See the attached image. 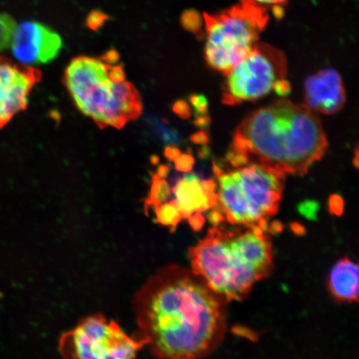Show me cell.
Masks as SVG:
<instances>
[{"mask_svg": "<svg viewBox=\"0 0 359 359\" xmlns=\"http://www.w3.org/2000/svg\"><path fill=\"white\" fill-rule=\"evenodd\" d=\"M10 48L21 65L47 64L60 55L61 36L41 22L25 21L16 26Z\"/></svg>", "mask_w": 359, "mask_h": 359, "instance_id": "cell-9", "label": "cell"}, {"mask_svg": "<svg viewBox=\"0 0 359 359\" xmlns=\"http://www.w3.org/2000/svg\"><path fill=\"white\" fill-rule=\"evenodd\" d=\"M190 226L194 231H200L205 224V218L202 214H196L189 219Z\"/></svg>", "mask_w": 359, "mask_h": 359, "instance_id": "cell-24", "label": "cell"}, {"mask_svg": "<svg viewBox=\"0 0 359 359\" xmlns=\"http://www.w3.org/2000/svg\"><path fill=\"white\" fill-rule=\"evenodd\" d=\"M210 123H212V120L209 118L208 116H197V119L195 121V125L196 127H198L201 129H206L210 127Z\"/></svg>", "mask_w": 359, "mask_h": 359, "instance_id": "cell-26", "label": "cell"}, {"mask_svg": "<svg viewBox=\"0 0 359 359\" xmlns=\"http://www.w3.org/2000/svg\"><path fill=\"white\" fill-rule=\"evenodd\" d=\"M180 155H181V151H180L177 147H168L167 149H165V156H167L170 161L176 160Z\"/></svg>", "mask_w": 359, "mask_h": 359, "instance_id": "cell-27", "label": "cell"}, {"mask_svg": "<svg viewBox=\"0 0 359 359\" xmlns=\"http://www.w3.org/2000/svg\"><path fill=\"white\" fill-rule=\"evenodd\" d=\"M198 175L188 173L178 180L172 188V201L183 219H189L196 214L212 209L217 204V194H208L201 185Z\"/></svg>", "mask_w": 359, "mask_h": 359, "instance_id": "cell-12", "label": "cell"}, {"mask_svg": "<svg viewBox=\"0 0 359 359\" xmlns=\"http://www.w3.org/2000/svg\"><path fill=\"white\" fill-rule=\"evenodd\" d=\"M205 20L206 62L226 74L254 50L269 18L264 8L241 2Z\"/></svg>", "mask_w": 359, "mask_h": 359, "instance_id": "cell-6", "label": "cell"}, {"mask_svg": "<svg viewBox=\"0 0 359 359\" xmlns=\"http://www.w3.org/2000/svg\"><path fill=\"white\" fill-rule=\"evenodd\" d=\"M16 22L8 13H0V52L10 48Z\"/></svg>", "mask_w": 359, "mask_h": 359, "instance_id": "cell-15", "label": "cell"}, {"mask_svg": "<svg viewBox=\"0 0 359 359\" xmlns=\"http://www.w3.org/2000/svg\"><path fill=\"white\" fill-rule=\"evenodd\" d=\"M287 74L285 57L276 48L258 43L245 60L226 74L222 102L237 105L259 100L273 89L276 81Z\"/></svg>", "mask_w": 359, "mask_h": 359, "instance_id": "cell-8", "label": "cell"}, {"mask_svg": "<svg viewBox=\"0 0 359 359\" xmlns=\"http://www.w3.org/2000/svg\"><path fill=\"white\" fill-rule=\"evenodd\" d=\"M210 154L209 147L208 146H203V147L201 148V150L200 151V156L201 157H208Z\"/></svg>", "mask_w": 359, "mask_h": 359, "instance_id": "cell-28", "label": "cell"}, {"mask_svg": "<svg viewBox=\"0 0 359 359\" xmlns=\"http://www.w3.org/2000/svg\"><path fill=\"white\" fill-rule=\"evenodd\" d=\"M174 161L178 172L184 173L191 172L195 163V160L191 154H181Z\"/></svg>", "mask_w": 359, "mask_h": 359, "instance_id": "cell-17", "label": "cell"}, {"mask_svg": "<svg viewBox=\"0 0 359 359\" xmlns=\"http://www.w3.org/2000/svg\"><path fill=\"white\" fill-rule=\"evenodd\" d=\"M147 345L141 335L129 336L118 323L95 314L62 334L58 349L64 359H135Z\"/></svg>", "mask_w": 359, "mask_h": 359, "instance_id": "cell-7", "label": "cell"}, {"mask_svg": "<svg viewBox=\"0 0 359 359\" xmlns=\"http://www.w3.org/2000/svg\"><path fill=\"white\" fill-rule=\"evenodd\" d=\"M40 79L38 69L0 58V127L25 109L31 90Z\"/></svg>", "mask_w": 359, "mask_h": 359, "instance_id": "cell-10", "label": "cell"}, {"mask_svg": "<svg viewBox=\"0 0 359 359\" xmlns=\"http://www.w3.org/2000/svg\"><path fill=\"white\" fill-rule=\"evenodd\" d=\"M173 109L182 118H188L191 116V111L190 107L188 106L185 101H178L175 103Z\"/></svg>", "mask_w": 359, "mask_h": 359, "instance_id": "cell-23", "label": "cell"}, {"mask_svg": "<svg viewBox=\"0 0 359 359\" xmlns=\"http://www.w3.org/2000/svg\"><path fill=\"white\" fill-rule=\"evenodd\" d=\"M217 209L233 226L268 230V219L280 208L285 174L259 163L219 176Z\"/></svg>", "mask_w": 359, "mask_h": 359, "instance_id": "cell-5", "label": "cell"}, {"mask_svg": "<svg viewBox=\"0 0 359 359\" xmlns=\"http://www.w3.org/2000/svg\"><path fill=\"white\" fill-rule=\"evenodd\" d=\"M190 102L194 107L196 116H205L208 114V101L203 95H191Z\"/></svg>", "mask_w": 359, "mask_h": 359, "instance_id": "cell-16", "label": "cell"}, {"mask_svg": "<svg viewBox=\"0 0 359 359\" xmlns=\"http://www.w3.org/2000/svg\"><path fill=\"white\" fill-rule=\"evenodd\" d=\"M286 0H241V2L251 4L258 8H264L266 10L267 7L280 6V4L285 3Z\"/></svg>", "mask_w": 359, "mask_h": 359, "instance_id": "cell-21", "label": "cell"}, {"mask_svg": "<svg viewBox=\"0 0 359 359\" xmlns=\"http://www.w3.org/2000/svg\"><path fill=\"white\" fill-rule=\"evenodd\" d=\"M249 157L243 154H238L234 151L228 152L226 154V161H229L233 168H241L245 167L249 163Z\"/></svg>", "mask_w": 359, "mask_h": 359, "instance_id": "cell-18", "label": "cell"}, {"mask_svg": "<svg viewBox=\"0 0 359 359\" xmlns=\"http://www.w3.org/2000/svg\"><path fill=\"white\" fill-rule=\"evenodd\" d=\"M273 88V91L280 97L288 96L292 91L290 83L285 79L276 81Z\"/></svg>", "mask_w": 359, "mask_h": 359, "instance_id": "cell-20", "label": "cell"}, {"mask_svg": "<svg viewBox=\"0 0 359 359\" xmlns=\"http://www.w3.org/2000/svg\"><path fill=\"white\" fill-rule=\"evenodd\" d=\"M344 203L342 197L337 194L332 195L330 196V209L331 212L337 215L342 214L344 210Z\"/></svg>", "mask_w": 359, "mask_h": 359, "instance_id": "cell-22", "label": "cell"}, {"mask_svg": "<svg viewBox=\"0 0 359 359\" xmlns=\"http://www.w3.org/2000/svg\"><path fill=\"white\" fill-rule=\"evenodd\" d=\"M320 121L307 106L280 100L258 109L237 128L232 150L285 174H307L326 154Z\"/></svg>", "mask_w": 359, "mask_h": 359, "instance_id": "cell-2", "label": "cell"}, {"mask_svg": "<svg viewBox=\"0 0 359 359\" xmlns=\"http://www.w3.org/2000/svg\"><path fill=\"white\" fill-rule=\"evenodd\" d=\"M327 289L339 303H357L358 300L359 269L358 264L348 257L340 259L327 277Z\"/></svg>", "mask_w": 359, "mask_h": 359, "instance_id": "cell-13", "label": "cell"}, {"mask_svg": "<svg viewBox=\"0 0 359 359\" xmlns=\"http://www.w3.org/2000/svg\"><path fill=\"white\" fill-rule=\"evenodd\" d=\"M191 141L196 144L205 145L209 142V136L208 133L201 131L197 133L191 137Z\"/></svg>", "mask_w": 359, "mask_h": 359, "instance_id": "cell-25", "label": "cell"}, {"mask_svg": "<svg viewBox=\"0 0 359 359\" xmlns=\"http://www.w3.org/2000/svg\"><path fill=\"white\" fill-rule=\"evenodd\" d=\"M227 302L191 269L170 264L133 300L140 335L158 359H205L224 339Z\"/></svg>", "mask_w": 359, "mask_h": 359, "instance_id": "cell-1", "label": "cell"}, {"mask_svg": "<svg viewBox=\"0 0 359 359\" xmlns=\"http://www.w3.org/2000/svg\"><path fill=\"white\" fill-rule=\"evenodd\" d=\"M170 195H172V188H170L167 180L154 174V177H152L150 194L146 201L147 212L149 213L151 210L169 201Z\"/></svg>", "mask_w": 359, "mask_h": 359, "instance_id": "cell-14", "label": "cell"}, {"mask_svg": "<svg viewBox=\"0 0 359 359\" xmlns=\"http://www.w3.org/2000/svg\"><path fill=\"white\" fill-rule=\"evenodd\" d=\"M318 210V203L316 201H305L299 205V212L305 217L313 218Z\"/></svg>", "mask_w": 359, "mask_h": 359, "instance_id": "cell-19", "label": "cell"}, {"mask_svg": "<svg viewBox=\"0 0 359 359\" xmlns=\"http://www.w3.org/2000/svg\"><path fill=\"white\" fill-rule=\"evenodd\" d=\"M116 56L75 57L65 74L76 106L100 128H122L142 114L140 95L126 79L123 67L114 65Z\"/></svg>", "mask_w": 359, "mask_h": 359, "instance_id": "cell-4", "label": "cell"}, {"mask_svg": "<svg viewBox=\"0 0 359 359\" xmlns=\"http://www.w3.org/2000/svg\"><path fill=\"white\" fill-rule=\"evenodd\" d=\"M305 102L309 109L334 115L344 109L346 92L338 72L327 69L305 80Z\"/></svg>", "mask_w": 359, "mask_h": 359, "instance_id": "cell-11", "label": "cell"}, {"mask_svg": "<svg viewBox=\"0 0 359 359\" xmlns=\"http://www.w3.org/2000/svg\"><path fill=\"white\" fill-rule=\"evenodd\" d=\"M191 271L224 302H241L257 283L271 275V238L259 226L227 231L210 228L188 250Z\"/></svg>", "mask_w": 359, "mask_h": 359, "instance_id": "cell-3", "label": "cell"}, {"mask_svg": "<svg viewBox=\"0 0 359 359\" xmlns=\"http://www.w3.org/2000/svg\"><path fill=\"white\" fill-rule=\"evenodd\" d=\"M353 163L354 165V167H355L356 168H358V147L356 148V150H355V156H354Z\"/></svg>", "mask_w": 359, "mask_h": 359, "instance_id": "cell-29", "label": "cell"}]
</instances>
